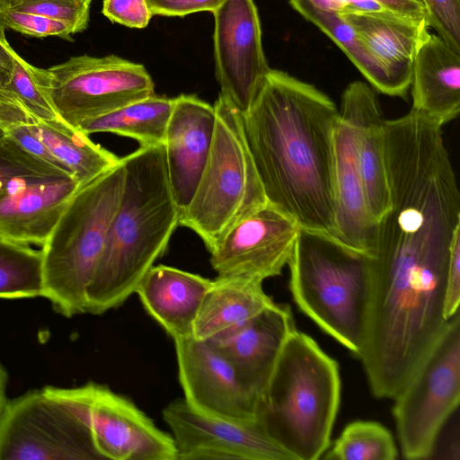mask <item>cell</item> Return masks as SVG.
I'll return each mask as SVG.
<instances>
[{
    "instance_id": "6da1fadb",
    "label": "cell",
    "mask_w": 460,
    "mask_h": 460,
    "mask_svg": "<svg viewBox=\"0 0 460 460\" xmlns=\"http://www.w3.org/2000/svg\"><path fill=\"white\" fill-rule=\"evenodd\" d=\"M339 110L314 85L270 68L248 111L246 141L268 203L337 240L334 129Z\"/></svg>"
},
{
    "instance_id": "7a4b0ae2",
    "label": "cell",
    "mask_w": 460,
    "mask_h": 460,
    "mask_svg": "<svg viewBox=\"0 0 460 460\" xmlns=\"http://www.w3.org/2000/svg\"><path fill=\"white\" fill-rule=\"evenodd\" d=\"M121 159L123 190L87 289L85 311L92 314L120 306L136 292L144 275L166 251L181 217L164 144L139 146Z\"/></svg>"
},
{
    "instance_id": "3957f363",
    "label": "cell",
    "mask_w": 460,
    "mask_h": 460,
    "mask_svg": "<svg viewBox=\"0 0 460 460\" xmlns=\"http://www.w3.org/2000/svg\"><path fill=\"white\" fill-rule=\"evenodd\" d=\"M341 389L338 363L295 329L259 398L257 420L294 460L319 459L331 445Z\"/></svg>"
},
{
    "instance_id": "277c9868",
    "label": "cell",
    "mask_w": 460,
    "mask_h": 460,
    "mask_svg": "<svg viewBox=\"0 0 460 460\" xmlns=\"http://www.w3.org/2000/svg\"><path fill=\"white\" fill-rule=\"evenodd\" d=\"M288 265L300 311L358 358L369 301V257L300 228Z\"/></svg>"
},
{
    "instance_id": "5b68a950",
    "label": "cell",
    "mask_w": 460,
    "mask_h": 460,
    "mask_svg": "<svg viewBox=\"0 0 460 460\" xmlns=\"http://www.w3.org/2000/svg\"><path fill=\"white\" fill-rule=\"evenodd\" d=\"M122 159L80 186L40 247L43 293L66 317L86 313L87 289L123 190Z\"/></svg>"
},
{
    "instance_id": "8992f818",
    "label": "cell",
    "mask_w": 460,
    "mask_h": 460,
    "mask_svg": "<svg viewBox=\"0 0 460 460\" xmlns=\"http://www.w3.org/2000/svg\"><path fill=\"white\" fill-rule=\"evenodd\" d=\"M215 132L198 187L179 226L192 230L210 252L238 221L268 204L250 152L242 114L221 94Z\"/></svg>"
},
{
    "instance_id": "52a82bcc",
    "label": "cell",
    "mask_w": 460,
    "mask_h": 460,
    "mask_svg": "<svg viewBox=\"0 0 460 460\" xmlns=\"http://www.w3.org/2000/svg\"><path fill=\"white\" fill-rule=\"evenodd\" d=\"M402 455L429 459L444 425L460 402V314L457 311L393 399Z\"/></svg>"
},
{
    "instance_id": "ba28073f",
    "label": "cell",
    "mask_w": 460,
    "mask_h": 460,
    "mask_svg": "<svg viewBox=\"0 0 460 460\" xmlns=\"http://www.w3.org/2000/svg\"><path fill=\"white\" fill-rule=\"evenodd\" d=\"M40 86L58 116L74 128L131 102L155 95L154 81L139 63L115 55H81L43 69Z\"/></svg>"
},
{
    "instance_id": "9c48e42d",
    "label": "cell",
    "mask_w": 460,
    "mask_h": 460,
    "mask_svg": "<svg viewBox=\"0 0 460 460\" xmlns=\"http://www.w3.org/2000/svg\"><path fill=\"white\" fill-rule=\"evenodd\" d=\"M43 390L89 428L102 459L176 460L172 435L107 385L89 382L75 388L45 386Z\"/></svg>"
},
{
    "instance_id": "30bf717a",
    "label": "cell",
    "mask_w": 460,
    "mask_h": 460,
    "mask_svg": "<svg viewBox=\"0 0 460 460\" xmlns=\"http://www.w3.org/2000/svg\"><path fill=\"white\" fill-rule=\"evenodd\" d=\"M100 459L89 428L43 388L1 408L0 460Z\"/></svg>"
},
{
    "instance_id": "8fae6325",
    "label": "cell",
    "mask_w": 460,
    "mask_h": 460,
    "mask_svg": "<svg viewBox=\"0 0 460 460\" xmlns=\"http://www.w3.org/2000/svg\"><path fill=\"white\" fill-rule=\"evenodd\" d=\"M163 418L172 431L176 460H294L258 420L205 413L184 399L169 402L163 410Z\"/></svg>"
},
{
    "instance_id": "7c38bea8",
    "label": "cell",
    "mask_w": 460,
    "mask_h": 460,
    "mask_svg": "<svg viewBox=\"0 0 460 460\" xmlns=\"http://www.w3.org/2000/svg\"><path fill=\"white\" fill-rule=\"evenodd\" d=\"M213 15L219 94L243 114L270 68L262 48L258 10L253 0H225Z\"/></svg>"
},
{
    "instance_id": "4fadbf2b",
    "label": "cell",
    "mask_w": 460,
    "mask_h": 460,
    "mask_svg": "<svg viewBox=\"0 0 460 460\" xmlns=\"http://www.w3.org/2000/svg\"><path fill=\"white\" fill-rule=\"evenodd\" d=\"M299 226L270 204L234 225L210 252L217 276H236L263 282L288 265Z\"/></svg>"
},
{
    "instance_id": "5bb4252c",
    "label": "cell",
    "mask_w": 460,
    "mask_h": 460,
    "mask_svg": "<svg viewBox=\"0 0 460 460\" xmlns=\"http://www.w3.org/2000/svg\"><path fill=\"white\" fill-rule=\"evenodd\" d=\"M184 400L212 415L257 420L258 400L240 383L226 356L210 341L193 336L173 340Z\"/></svg>"
},
{
    "instance_id": "9a60e30c",
    "label": "cell",
    "mask_w": 460,
    "mask_h": 460,
    "mask_svg": "<svg viewBox=\"0 0 460 460\" xmlns=\"http://www.w3.org/2000/svg\"><path fill=\"white\" fill-rule=\"evenodd\" d=\"M215 124L214 105L193 94L174 98L164 145L168 178L181 213L198 187L211 149Z\"/></svg>"
},
{
    "instance_id": "2e32d148",
    "label": "cell",
    "mask_w": 460,
    "mask_h": 460,
    "mask_svg": "<svg viewBox=\"0 0 460 460\" xmlns=\"http://www.w3.org/2000/svg\"><path fill=\"white\" fill-rule=\"evenodd\" d=\"M79 187L73 177L12 180L0 191V239L41 247Z\"/></svg>"
},
{
    "instance_id": "e0dca14e",
    "label": "cell",
    "mask_w": 460,
    "mask_h": 460,
    "mask_svg": "<svg viewBox=\"0 0 460 460\" xmlns=\"http://www.w3.org/2000/svg\"><path fill=\"white\" fill-rule=\"evenodd\" d=\"M334 181L337 241L371 257L376 243L377 221L367 206L357 153L355 122L341 104L334 129Z\"/></svg>"
},
{
    "instance_id": "ac0fdd59",
    "label": "cell",
    "mask_w": 460,
    "mask_h": 460,
    "mask_svg": "<svg viewBox=\"0 0 460 460\" xmlns=\"http://www.w3.org/2000/svg\"><path fill=\"white\" fill-rule=\"evenodd\" d=\"M295 329L290 305L275 304L231 335L210 341L230 361L245 390L259 401Z\"/></svg>"
},
{
    "instance_id": "d6986e66",
    "label": "cell",
    "mask_w": 460,
    "mask_h": 460,
    "mask_svg": "<svg viewBox=\"0 0 460 460\" xmlns=\"http://www.w3.org/2000/svg\"><path fill=\"white\" fill-rule=\"evenodd\" d=\"M341 104L348 108L355 122L365 195L370 213L378 221L390 207L385 165V119L374 88L364 82L349 84Z\"/></svg>"
},
{
    "instance_id": "ffe728a7",
    "label": "cell",
    "mask_w": 460,
    "mask_h": 460,
    "mask_svg": "<svg viewBox=\"0 0 460 460\" xmlns=\"http://www.w3.org/2000/svg\"><path fill=\"white\" fill-rule=\"evenodd\" d=\"M340 15L354 29L382 65L396 97L404 98L411 85L416 52L429 33L427 19L364 13Z\"/></svg>"
},
{
    "instance_id": "44dd1931",
    "label": "cell",
    "mask_w": 460,
    "mask_h": 460,
    "mask_svg": "<svg viewBox=\"0 0 460 460\" xmlns=\"http://www.w3.org/2000/svg\"><path fill=\"white\" fill-rule=\"evenodd\" d=\"M212 280L171 266H152L136 292L149 315L172 340L192 336L203 298Z\"/></svg>"
},
{
    "instance_id": "7402d4cb",
    "label": "cell",
    "mask_w": 460,
    "mask_h": 460,
    "mask_svg": "<svg viewBox=\"0 0 460 460\" xmlns=\"http://www.w3.org/2000/svg\"><path fill=\"white\" fill-rule=\"evenodd\" d=\"M414 111L443 126L460 111V54L428 33L416 52L411 80Z\"/></svg>"
},
{
    "instance_id": "603a6c76",
    "label": "cell",
    "mask_w": 460,
    "mask_h": 460,
    "mask_svg": "<svg viewBox=\"0 0 460 460\" xmlns=\"http://www.w3.org/2000/svg\"><path fill=\"white\" fill-rule=\"evenodd\" d=\"M275 304L263 290L261 281L217 276L203 298L192 336L201 341L221 340Z\"/></svg>"
},
{
    "instance_id": "cb8c5ba5",
    "label": "cell",
    "mask_w": 460,
    "mask_h": 460,
    "mask_svg": "<svg viewBox=\"0 0 460 460\" xmlns=\"http://www.w3.org/2000/svg\"><path fill=\"white\" fill-rule=\"evenodd\" d=\"M31 130L83 186L111 168L120 158L93 142L89 136L61 119L27 123Z\"/></svg>"
},
{
    "instance_id": "d4e9b609",
    "label": "cell",
    "mask_w": 460,
    "mask_h": 460,
    "mask_svg": "<svg viewBox=\"0 0 460 460\" xmlns=\"http://www.w3.org/2000/svg\"><path fill=\"white\" fill-rule=\"evenodd\" d=\"M173 104L174 98L155 94L84 121L77 128L88 136L107 132L131 137L139 146L162 145Z\"/></svg>"
},
{
    "instance_id": "484cf974",
    "label": "cell",
    "mask_w": 460,
    "mask_h": 460,
    "mask_svg": "<svg viewBox=\"0 0 460 460\" xmlns=\"http://www.w3.org/2000/svg\"><path fill=\"white\" fill-rule=\"evenodd\" d=\"M289 4L332 40L374 89L386 95L396 96L382 65L339 13L318 9L305 0H289Z\"/></svg>"
},
{
    "instance_id": "4316f807",
    "label": "cell",
    "mask_w": 460,
    "mask_h": 460,
    "mask_svg": "<svg viewBox=\"0 0 460 460\" xmlns=\"http://www.w3.org/2000/svg\"><path fill=\"white\" fill-rule=\"evenodd\" d=\"M41 250L0 239V298L42 296Z\"/></svg>"
},
{
    "instance_id": "83f0119b",
    "label": "cell",
    "mask_w": 460,
    "mask_h": 460,
    "mask_svg": "<svg viewBox=\"0 0 460 460\" xmlns=\"http://www.w3.org/2000/svg\"><path fill=\"white\" fill-rule=\"evenodd\" d=\"M328 460H394L398 450L392 433L372 420L349 423L325 451Z\"/></svg>"
},
{
    "instance_id": "f1b7e54d",
    "label": "cell",
    "mask_w": 460,
    "mask_h": 460,
    "mask_svg": "<svg viewBox=\"0 0 460 460\" xmlns=\"http://www.w3.org/2000/svg\"><path fill=\"white\" fill-rule=\"evenodd\" d=\"M13 70L9 85V91L25 111L31 121L53 120L61 119L56 111L51 100L40 84L36 66H33L19 56L13 49Z\"/></svg>"
},
{
    "instance_id": "f546056e",
    "label": "cell",
    "mask_w": 460,
    "mask_h": 460,
    "mask_svg": "<svg viewBox=\"0 0 460 460\" xmlns=\"http://www.w3.org/2000/svg\"><path fill=\"white\" fill-rule=\"evenodd\" d=\"M71 177L37 158L0 131V191L16 178ZM74 178V177H73Z\"/></svg>"
},
{
    "instance_id": "4dcf8cb0",
    "label": "cell",
    "mask_w": 460,
    "mask_h": 460,
    "mask_svg": "<svg viewBox=\"0 0 460 460\" xmlns=\"http://www.w3.org/2000/svg\"><path fill=\"white\" fill-rule=\"evenodd\" d=\"M324 11L337 13H385L423 20L426 13L420 0H305Z\"/></svg>"
},
{
    "instance_id": "1f68e13d",
    "label": "cell",
    "mask_w": 460,
    "mask_h": 460,
    "mask_svg": "<svg viewBox=\"0 0 460 460\" xmlns=\"http://www.w3.org/2000/svg\"><path fill=\"white\" fill-rule=\"evenodd\" d=\"M92 0H17L6 5L13 10L61 21L75 32L84 31L89 22Z\"/></svg>"
},
{
    "instance_id": "d6a6232c",
    "label": "cell",
    "mask_w": 460,
    "mask_h": 460,
    "mask_svg": "<svg viewBox=\"0 0 460 460\" xmlns=\"http://www.w3.org/2000/svg\"><path fill=\"white\" fill-rule=\"evenodd\" d=\"M0 22L4 28L36 38L56 36L67 39L76 33L72 26L61 21L19 12L2 4Z\"/></svg>"
},
{
    "instance_id": "836d02e7",
    "label": "cell",
    "mask_w": 460,
    "mask_h": 460,
    "mask_svg": "<svg viewBox=\"0 0 460 460\" xmlns=\"http://www.w3.org/2000/svg\"><path fill=\"white\" fill-rule=\"evenodd\" d=\"M429 23L453 50L460 54V0H420Z\"/></svg>"
},
{
    "instance_id": "e575fe53",
    "label": "cell",
    "mask_w": 460,
    "mask_h": 460,
    "mask_svg": "<svg viewBox=\"0 0 460 460\" xmlns=\"http://www.w3.org/2000/svg\"><path fill=\"white\" fill-rule=\"evenodd\" d=\"M102 13L112 22L143 29L153 16L146 0H103Z\"/></svg>"
},
{
    "instance_id": "d590c367",
    "label": "cell",
    "mask_w": 460,
    "mask_h": 460,
    "mask_svg": "<svg viewBox=\"0 0 460 460\" xmlns=\"http://www.w3.org/2000/svg\"><path fill=\"white\" fill-rule=\"evenodd\" d=\"M0 131L16 141L26 151L37 158L46 162L64 174L74 177L69 170L53 155L48 147L31 130L28 124H4L0 126Z\"/></svg>"
},
{
    "instance_id": "8d00e7d4",
    "label": "cell",
    "mask_w": 460,
    "mask_h": 460,
    "mask_svg": "<svg viewBox=\"0 0 460 460\" xmlns=\"http://www.w3.org/2000/svg\"><path fill=\"white\" fill-rule=\"evenodd\" d=\"M153 15L183 17L199 12L213 13L225 0H146Z\"/></svg>"
},
{
    "instance_id": "74e56055",
    "label": "cell",
    "mask_w": 460,
    "mask_h": 460,
    "mask_svg": "<svg viewBox=\"0 0 460 460\" xmlns=\"http://www.w3.org/2000/svg\"><path fill=\"white\" fill-rule=\"evenodd\" d=\"M460 303V234H458L452 245L447 267L445 316L450 319L459 311Z\"/></svg>"
},
{
    "instance_id": "f35d334b",
    "label": "cell",
    "mask_w": 460,
    "mask_h": 460,
    "mask_svg": "<svg viewBox=\"0 0 460 460\" xmlns=\"http://www.w3.org/2000/svg\"><path fill=\"white\" fill-rule=\"evenodd\" d=\"M4 26L0 22V91L7 88L13 70V49L4 36Z\"/></svg>"
},
{
    "instance_id": "ab89813d",
    "label": "cell",
    "mask_w": 460,
    "mask_h": 460,
    "mask_svg": "<svg viewBox=\"0 0 460 460\" xmlns=\"http://www.w3.org/2000/svg\"><path fill=\"white\" fill-rule=\"evenodd\" d=\"M7 373L0 362V410L6 401V385H7Z\"/></svg>"
},
{
    "instance_id": "60d3db41",
    "label": "cell",
    "mask_w": 460,
    "mask_h": 460,
    "mask_svg": "<svg viewBox=\"0 0 460 460\" xmlns=\"http://www.w3.org/2000/svg\"><path fill=\"white\" fill-rule=\"evenodd\" d=\"M17 0H1V4L2 5H9L14 2H16Z\"/></svg>"
},
{
    "instance_id": "b9f144b4",
    "label": "cell",
    "mask_w": 460,
    "mask_h": 460,
    "mask_svg": "<svg viewBox=\"0 0 460 460\" xmlns=\"http://www.w3.org/2000/svg\"><path fill=\"white\" fill-rule=\"evenodd\" d=\"M0 4H1V0H0Z\"/></svg>"
}]
</instances>
